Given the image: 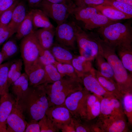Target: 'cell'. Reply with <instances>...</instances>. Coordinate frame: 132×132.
Masks as SVG:
<instances>
[{"label": "cell", "mask_w": 132, "mask_h": 132, "mask_svg": "<svg viewBox=\"0 0 132 132\" xmlns=\"http://www.w3.org/2000/svg\"><path fill=\"white\" fill-rule=\"evenodd\" d=\"M110 6L132 16V6L114 0H105L103 4Z\"/></svg>", "instance_id": "cell-35"}, {"label": "cell", "mask_w": 132, "mask_h": 132, "mask_svg": "<svg viewBox=\"0 0 132 132\" xmlns=\"http://www.w3.org/2000/svg\"><path fill=\"white\" fill-rule=\"evenodd\" d=\"M49 2L57 3L72 5L74 3L73 0H46Z\"/></svg>", "instance_id": "cell-49"}, {"label": "cell", "mask_w": 132, "mask_h": 132, "mask_svg": "<svg viewBox=\"0 0 132 132\" xmlns=\"http://www.w3.org/2000/svg\"><path fill=\"white\" fill-rule=\"evenodd\" d=\"M15 101L9 92L0 95V132H7V121Z\"/></svg>", "instance_id": "cell-14"}, {"label": "cell", "mask_w": 132, "mask_h": 132, "mask_svg": "<svg viewBox=\"0 0 132 132\" xmlns=\"http://www.w3.org/2000/svg\"><path fill=\"white\" fill-rule=\"evenodd\" d=\"M42 0H27L29 6L31 7H36Z\"/></svg>", "instance_id": "cell-50"}, {"label": "cell", "mask_w": 132, "mask_h": 132, "mask_svg": "<svg viewBox=\"0 0 132 132\" xmlns=\"http://www.w3.org/2000/svg\"><path fill=\"white\" fill-rule=\"evenodd\" d=\"M34 33L40 46L44 49L49 50L54 43L55 28H41L34 31Z\"/></svg>", "instance_id": "cell-17"}, {"label": "cell", "mask_w": 132, "mask_h": 132, "mask_svg": "<svg viewBox=\"0 0 132 132\" xmlns=\"http://www.w3.org/2000/svg\"><path fill=\"white\" fill-rule=\"evenodd\" d=\"M110 99L113 107L114 114L125 115L122 102L114 97L111 98Z\"/></svg>", "instance_id": "cell-43"}, {"label": "cell", "mask_w": 132, "mask_h": 132, "mask_svg": "<svg viewBox=\"0 0 132 132\" xmlns=\"http://www.w3.org/2000/svg\"><path fill=\"white\" fill-rule=\"evenodd\" d=\"M27 14L24 3L22 2H18L14 9L11 20L8 25L11 36L16 33L19 26Z\"/></svg>", "instance_id": "cell-18"}, {"label": "cell", "mask_w": 132, "mask_h": 132, "mask_svg": "<svg viewBox=\"0 0 132 132\" xmlns=\"http://www.w3.org/2000/svg\"><path fill=\"white\" fill-rule=\"evenodd\" d=\"M95 59L97 70L100 74L104 77L115 81L114 72L111 67L99 52Z\"/></svg>", "instance_id": "cell-28"}, {"label": "cell", "mask_w": 132, "mask_h": 132, "mask_svg": "<svg viewBox=\"0 0 132 132\" xmlns=\"http://www.w3.org/2000/svg\"><path fill=\"white\" fill-rule=\"evenodd\" d=\"M97 33L103 40L115 48L118 46L132 45L131 22L122 23L118 22L98 28Z\"/></svg>", "instance_id": "cell-4"}, {"label": "cell", "mask_w": 132, "mask_h": 132, "mask_svg": "<svg viewBox=\"0 0 132 132\" xmlns=\"http://www.w3.org/2000/svg\"><path fill=\"white\" fill-rule=\"evenodd\" d=\"M43 84L47 97L49 107L63 104L69 95L83 88L80 78L67 76L53 83Z\"/></svg>", "instance_id": "cell-3"}, {"label": "cell", "mask_w": 132, "mask_h": 132, "mask_svg": "<svg viewBox=\"0 0 132 132\" xmlns=\"http://www.w3.org/2000/svg\"><path fill=\"white\" fill-rule=\"evenodd\" d=\"M93 69V68L85 73L81 77L84 88L98 96L108 98L114 97L101 85L95 77Z\"/></svg>", "instance_id": "cell-13"}, {"label": "cell", "mask_w": 132, "mask_h": 132, "mask_svg": "<svg viewBox=\"0 0 132 132\" xmlns=\"http://www.w3.org/2000/svg\"><path fill=\"white\" fill-rule=\"evenodd\" d=\"M44 67L46 75L44 84L53 83L64 77L58 72L54 65H48L44 66Z\"/></svg>", "instance_id": "cell-31"}, {"label": "cell", "mask_w": 132, "mask_h": 132, "mask_svg": "<svg viewBox=\"0 0 132 132\" xmlns=\"http://www.w3.org/2000/svg\"></svg>", "instance_id": "cell-53"}, {"label": "cell", "mask_w": 132, "mask_h": 132, "mask_svg": "<svg viewBox=\"0 0 132 132\" xmlns=\"http://www.w3.org/2000/svg\"><path fill=\"white\" fill-rule=\"evenodd\" d=\"M3 61V57L0 49V65L2 63Z\"/></svg>", "instance_id": "cell-52"}, {"label": "cell", "mask_w": 132, "mask_h": 132, "mask_svg": "<svg viewBox=\"0 0 132 132\" xmlns=\"http://www.w3.org/2000/svg\"><path fill=\"white\" fill-rule=\"evenodd\" d=\"M11 36L8 25H0V46Z\"/></svg>", "instance_id": "cell-44"}, {"label": "cell", "mask_w": 132, "mask_h": 132, "mask_svg": "<svg viewBox=\"0 0 132 132\" xmlns=\"http://www.w3.org/2000/svg\"><path fill=\"white\" fill-rule=\"evenodd\" d=\"M107 18L99 13L95 14L84 23L85 28L91 30L99 28L118 22Z\"/></svg>", "instance_id": "cell-22"}, {"label": "cell", "mask_w": 132, "mask_h": 132, "mask_svg": "<svg viewBox=\"0 0 132 132\" xmlns=\"http://www.w3.org/2000/svg\"><path fill=\"white\" fill-rule=\"evenodd\" d=\"M27 74L29 86H36L45 83L46 75L44 66L38 59Z\"/></svg>", "instance_id": "cell-15"}, {"label": "cell", "mask_w": 132, "mask_h": 132, "mask_svg": "<svg viewBox=\"0 0 132 132\" xmlns=\"http://www.w3.org/2000/svg\"><path fill=\"white\" fill-rule=\"evenodd\" d=\"M24 132H40L39 121L32 119L28 121Z\"/></svg>", "instance_id": "cell-45"}, {"label": "cell", "mask_w": 132, "mask_h": 132, "mask_svg": "<svg viewBox=\"0 0 132 132\" xmlns=\"http://www.w3.org/2000/svg\"><path fill=\"white\" fill-rule=\"evenodd\" d=\"M17 0L9 8L1 12L0 14V25L6 26L11 21L14 9L18 3Z\"/></svg>", "instance_id": "cell-39"}, {"label": "cell", "mask_w": 132, "mask_h": 132, "mask_svg": "<svg viewBox=\"0 0 132 132\" xmlns=\"http://www.w3.org/2000/svg\"><path fill=\"white\" fill-rule=\"evenodd\" d=\"M125 115L115 114L98 118L94 125V132H128L129 126Z\"/></svg>", "instance_id": "cell-9"}, {"label": "cell", "mask_w": 132, "mask_h": 132, "mask_svg": "<svg viewBox=\"0 0 132 132\" xmlns=\"http://www.w3.org/2000/svg\"><path fill=\"white\" fill-rule=\"evenodd\" d=\"M39 51L38 59L42 65L44 66L53 65L55 66L57 62L49 50L44 49L40 46Z\"/></svg>", "instance_id": "cell-36"}, {"label": "cell", "mask_w": 132, "mask_h": 132, "mask_svg": "<svg viewBox=\"0 0 132 132\" xmlns=\"http://www.w3.org/2000/svg\"><path fill=\"white\" fill-rule=\"evenodd\" d=\"M13 61H9L0 65V94L9 92L8 85V73L10 67Z\"/></svg>", "instance_id": "cell-30"}, {"label": "cell", "mask_w": 132, "mask_h": 132, "mask_svg": "<svg viewBox=\"0 0 132 132\" xmlns=\"http://www.w3.org/2000/svg\"><path fill=\"white\" fill-rule=\"evenodd\" d=\"M49 50L57 62L72 64L71 62L74 55L70 49L56 43H54Z\"/></svg>", "instance_id": "cell-16"}, {"label": "cell", "mask_w": 132, "mask_h": 132, "mask_svg": "<svg viewBox=\"0 0 132 132\" xmlns=\"http://www.w3.org/2000/svg\"><path fill=\"white\" fill-rule=\"evenodd\" d=\"M33 27L37 28H54L48 16L41 10L36 8L31 10Z\"/></svg>", "instance_id": "cell-26"}, {"label": "cell", "mask_w": 132, "mask_h": 132, "mask_svg": "<svg viewBox=\"0 0 132 132\" xmlns=\"http://www.w3.org/2000/svg\"><path fill=\"white\" fill-rule=\"evenodd\" d=\"M72 119L76 132H93L94 123L89 122L90 121L73 117Z\"/></svg>", "instance_id": "cell-34"}, {"label": "cell", "mask_w": 132, "mask_h": 132, "mask_svg": "<svg viewBox=\"0 0 132 132\" xmlns=\"http://www.w3.org/2000/svg\"><path fill=\"white\" fill-rule=\"evenodd\" d=\"M79 26L75 22L67 20L57 25L55 34L57 43L71 50L75 49L76 34Z\"/></svg>", "instance_id": "cell-10"}, {"label": "cell", "mask_w": 132, "mask_h": 132, "mask_svg": "<svg viewBox=\"0 0 132 132\" xmlns=\"http://www.w3.org/2000/svg\"><path fill=\"white\" fill-rule=\"evenodd\" d=\"M60 130L63 132H76L72 117L71 121L69 122L64 125Z\"/></svg>", "instance_id": "cell-48"}, {"label": "cell", "mask_w": 132, "mask_h": 132, "mask_svg": "<svg viewBox=\"0 0 132 132\" xmlns=\"http://www.w3.org/2000/svg\"><path fill=\"white\" fill-rule=\"evenodd\" d=\"M27 122L21 107L15 100L7 120V132H24Z\"/></svg>", "instance_id": "cell-11"}, {"label": "cell", "mask_w": 132, "mask_h": 132, "mask_svg": "<svg viewBox=\"0 0 132 132\" xmlns=\"http://www.w3.org/2000/svg\"><path fill=\"white\" fill-rule=\"evenodd\" d=\"M98 97L97 101L87 113L86 119L88 120L91 121L94 119L100 114L101 97Z\"/></svg>", "instance_id": "cell-40"}, {"label": "cell", "mask_w": 132, "mask_h": 132, "mask_svg": "<svg viewBox=\"0 0 132 132\" xmlns=\"http://www.w3.org/2000/svg\"><path fill=\"white\" fill-rule=\"evenodd\" d=\"M97 34V33L84 31L79 26L76 34V42L80 55L91 61L99 52Z\"/></svg>", "instance_id": "cell-5"}, {"label": "cell", "mask_w": 132, "mask_h": 132, "mask_svg": "<svg viewBox=\"0 0 132 132\" xmlns=\"http://www.w3.org/2000/svg\"><path fill=\"white\" fill-rule=\"evenodd\" d=\"M132 6V0H114Z\"/></svg>", "instance_id": "cell-51"}, {"label": "cell", "mask_w": 132, "mask_h": 132, "mask_svg": "<svg viewBox=\"0 0 132 132\" xmlns=\"http://www.w3.org/2000/svg\"><path fill=\"white\" fill-rule=\"evenodd\" d=\"M71 64L77 75L80 78L85 73L93 68L91 61L80 55L74 56Z\"/></svg>", "instance_id": "cell-24"}, {"label": "cell", "mask_w": 132, "mask_h": 132, "mask_svg": "<svg viewBox=\"0 0 132 132\" xmlns=\"http://www.w3.org/2000/svg\"><path fill=\"white\" fill-rule=\"evenodd\" d=\"M17 0H0V14L10 7Z\"/></svg>", "instance_id": "cell-46"}, {"label": "cell", "mask_w": 132, "mask_h": 132, "mask_svg": "<svg viewBox=\"0 0 132 132\" xmlns=\"http://www.w3.org/2000/svg\"><path fill=\"white\" fill-rule=\"evenodd\" d=\"M98 34L99 52L111 67L120 92L123 95L132 93V74L123 66L117 54L115 47Z\"/></svg>", "instance_id": "cell-1"}, {"label": "cell", "mask_w": 132, "mask_h": 132, "mask_svg": "<svg viewBox=\"0 0 132 132\" xmlns=\"http://www.w3.org/2000/svg\"><path fill=\"white\" fill-rule=\"evenodd\" d=\"M33 27L32 13L31 10L27 13L25 18L19 26L16 33V38L19 40L32 33L34 31Z\"/></svg>", "instance_id": "cell-25"}, {"label": "cell", "mask_w": 132, "mask_h": 132, "mask_svg": "<svg viewBox=\"0 0 132 132\" xmlns=\"http://www.w3.org/2000/svg\"><path fill=\"white\" fill-rule=\"evenodd\" d=\"M55 66L58 72L63 77L67 76L75 78L79 77L77 75L72 64L61 63L57 62Z\"/></svg>", "instance_id": "cell-37"}, {"label": "cell", "mask_w": 132, "mask_h": 132, "mask_svg": "<svg viewBox=\"0 0 132 132\" xmlns=\"http://www.w3.org/2000/svg\"><path fill=\"white\" fill-rule=\"evenodd\" d=\"M17 101L28 121L32 119L39 121L45 115L49 108L48 100L43 84L29 86L25 95Z\"/></svg>", "instance_id": "cell-2"}, {"label": "cell", "mask_w": 132, "mask_h": 132, "mask_svg": "<svg viewBox=\"0 0 132 132\" xmlns=\"http://www.w3.org/2000/svg\"><path fill=\"white\" fill-rule=\"evenodd\" d=\"M40 132H58L59 130L45 115L39 121Z\"/></svg>", "instance_id": "cell-38"}, {"label": "cell", "mask_w": 132, "mask_h": 132, "mask_svg": "<svg viewBox=\"0 0 132 132\" xmlns=\"http://www.w3.org/2000/svg\"><path fill=\"white\" fill-rule=\"evenodd\" d=\"M110 98L102 97L100 98V113L98 117L103 118L112 115H115Z\"/></svg>", "instance_id": "cell-33"}, {"label": "cell", "mask_w": 132, "mask_h": 132, "mask_svg": "<svg viewBox=\"0 0 132 132\" xmlns=\"http://www.w3.org/2000/svg\"><path fill=\"white\" fill-rule=\"evenodd\" d=\"M34 31L22 38L20 44V51L26 74L36 62L39 56L40 45Z\"/></svg>", "instance_id": "cell-6"}, {"label": "cell", "mask_w": 132, "mask_h": 132, "mask_svg": "<svg viewBox=\"0 0 132 132\" xmlns=\"http://www.w3.org/2000/svg\"><path fill=\"white\" fill-rule=\"evenodd\" d=\"M45 115L59 130L64 125L69 122L72 117L69 110L63 104L49 107Z\"/></svg>", "instance_id": "cell-12"}, {"label": "cell", "mask_w": 132, "mask_h": 132, "mask_svg": "<svg viewBox=\"0 0 132 132\" xmlns=\"http://www.w3.org/2000/svg\"><path fill=\"white\" fill-rule=\"evenodd\" d=\"M90 94L83 87L69 95L63 104L68 109L72 117L86 120L87 100Z\"/></svg>", "instance_id": "cell-7"}, {"label": "cell", "mask_w": 132, "mask_h": 132, "mask_svg": "<svg viewBox=\"0 0 132 132\" xmlns=\"http://www.w3.org/2000/svg\"><path fill=\"white\" fill-rule=\"evenodd\" d=\"M76 6L75 4L68 5L51 3L42 0L36 7L54 21L57 25L66 21Z\"/></svg>", "instance_id": "cell-8"}, {"label": "cell", "mask_w": 132, "mask_h": 132, "mask_svg": "<svg viewBox=\"0 0 132 132\" xmlns=\"http://www.w3.org/2000/svg\"><path fill=\"white\" fill-rule=\"evenodd\" d=\"M98 98V97L94 94L91 93L87 98L86 103L87 115V112L94 104Z\"/></svg>", "instance_id": "cell-47"}, {"label": "cell", "mask_w": 132, "mask_h": 132, "mask_svg": "<svg viewBox=\"0 0 132 132\" xmlns=\"http://www.w3.org/2000/svg\"><path fill=\"white\" fill-rule=\"evenodd\" d=\"M115 50L124 68L132 74V45L118 46Z\"/></svg>", "instance_id": "cell-21"}, {"label": "cell", "mask_w": 132, "mask_h": 132, "mask_svg": "<svg viewBox=\"0 0 132 132\" xmlns=\"http://www.w3.org/2000/svg\"><path fill=\"white\" fill-rule=\"evenodd\" d=\"M93 71L95 77L102 86L115 98L122 102L123 95L120 92L116 82L103 76L97 70L94 68Z\"/></svg>", "instance_id": "cell-20"}, {"label": "cell", "mask_w": 132, "mask_h": 132, "mask_svg": "<svg viewBox=\"0 0 132 132\" xmlns=\"http://www.w3.org/2000/svg\"><path fill=\"white\" fill-rule=\"evenodd\" d=\"M94 7L97 9L99 13L112 20L129 19L132 17L108 5L102 4Z\"/></svg>", "instance_id": "cell-23"}, {"label": "cell", "mask_w": 132, "mask_h": 132, "mask_svg": "<svg viewBox=\"0 0 132 132\" xmlns=\"http://www.w3.org/2000/svg\"><path fill=\"white\" fill-rule=\"evenodd\" d=\"M19 50L16 40L11 38L3 44L1 50L4 61L15 56L18 54Z\"/></svg>", "instance_id": "cell-29"}, {"label": "cell", "mask_w": 132, "mask_h": 132, "mask_svg": "<svg viewBox=\"0 0 132 132\" xmlns=\"http://www.w3.org/2000/svg\"><path fill=\"white\" fill-rule=\"evenodd\" d=\"M77 7L94 6L103 4L105 0H73Z\"/></svg>", "instance_id": "cell-41"}, {"label": "cell", "mask_w": 132, "mask_h": 132, "mask_svg": "<svg viewBox=\"0 0 132 132\" xmlns=\"http://www.w3.org/2000/svg\"><path fill=\"white\" fill-rule=\"evenodd\" d=\"M12 95L16 101L21 99L27 92L29 87L28 76L25 73L22 74L19 78L11 85Z\"/></svg>", "instance_id": "cell-19"}, {"label": "cell", "mask_w": 132, "mask_h": 132, "mask_svg": "<svg viewBox=\"0 0 132 132\" xmlns=\"http://www.w3.org/2000/svg\"><path fill=\"white\" fill-rule=\"evenodd\" d=\"M98 13L99 12L98 10L94 6H76L73 10L72 14L76 20L84 23L92 15Z\"/></svg>", "instance_id": "cell-27"}, {"label": "cell", "mask_w": 132, "mask_h": 132, "mask_svg": "<svg viewBox=\"0 0 132 132\" xmlns=\"http://www.w3.org/2000/svg\"><path fill=\"white\" fill-rule=\"evenodd\" d=\"M125 115L128 119L129 126L132 125V93L126 94L123 95L122 101Z\"/></svg>", "instance_id": "cell-32"}, {"label": "cell", "mask_w": 132, "mask_h": 132, "mask_svg": "<svg viewBox=\"0 0 132 132\" xmlns=\"http://www.w3.org/2000/svg\"><path fill=\"white\" fill-rule=\"evenodd\" d=\"M22 60L21 59H18L13 61L9 69L8 80L18 71L22 69Z\"/></svg>", "instance_id": "cell-42"}]
</instances>
